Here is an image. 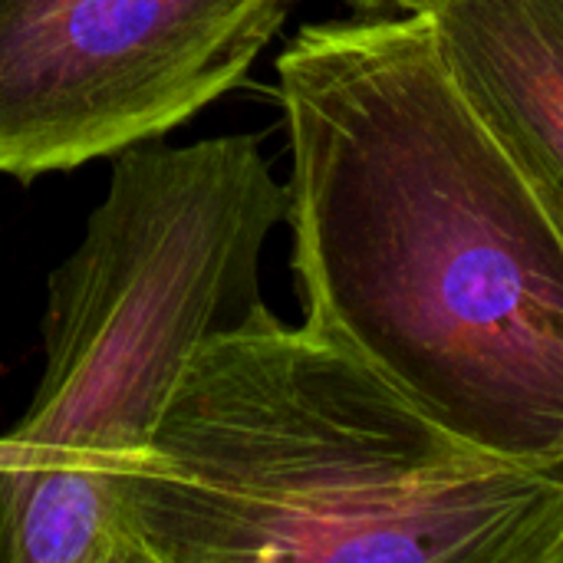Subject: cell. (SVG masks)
Masks as SVG:
<instances>
[{
	"instance_id": "obj_1",
	"label": "cell",
	"mask_w": 563,
	"mask_h": 563,
	"mask_svg": "<svg viewBox=\"0 0 563 563\" xmlns=\"http://www.w3.org/2000/svg\"><path fill=\"white\" fill-rule=\"evenodd\" d=\"M303 327L455 439L563 472V218L426 16L307 23L277 56Z\"/></svg>"
},
{
	"instance_id": "obj_2",
	"label": "cell",
	"mask_w": 563,
	"mask_h": 563,
	"mask_svg": "<svg viewBox=\"0 0 563 563\" xmlns=\"http://www.w3.org/2000/svg\"><path fill=\"white\" fill-rule=\"evenodd\" d=\"M132 515L148 563H563V472L455 439L267 303L188 360Z\"/></svg>"
},
{
	"instance_id": "obj_3",
	"label": "cell",
	"mask_w": 563,
	"mask_h": 563,
	"mask_svg": "<svg viewBox=\"0 0 563 563\" xmlns=\"http://www.w3.org/2000/svg\"><path fill=\"white\" fill-rule=\"evenodd\" d=\"M287 208L254 135L115 155L49 274L40 386L0 432V563H148L132 482L195 350L264 303L261 257Z\"/></svg>"
},
{
	"instance_id": "obj_4",
	"label": "cell",
	"mask_w": 563,
	"mask_h": 563,
	"mask_svg": "<svg viewBox=\"0 0 563 563\" xmlns=\"http://www.w3.org/2000/svg\"><path fill=\"white\" fill-rule=\"evenodd\" d=\"M300 0H0V175L165 139L234 89Z\"/></svg>"
},
{
	"instance_id": "obj_5",
	"label": "cell",
	"mask_w": 563,
	"mask_h": 563,
	"mask_svg": "<svg viewBox=\"0 0 563 563\" xmlns=\"http://www.w3.org/2000/svg\"><path fill=\"white\" fill-rule=\"evenodd\" d=\"M468 106L563 218V0H399Z\"/></svg>"
},
{
	"instance_id": "obj_6",
	"label": "cell",
	"mask_w": 563,
	"mask_h": 563,
	"mask_svg": "<svg viewBox=\"0 0 563 563\" xmlns=\"http://www.w3.org/2000/svg\"><path fill=\"white\" fill-rule=\"evenodd\" d=\"M360 16H369V13H396L399 10V0H346Z\"/></svg>"
}]
</instances>
